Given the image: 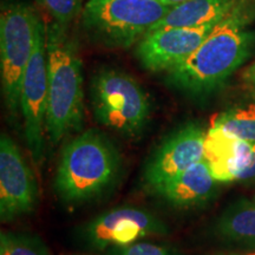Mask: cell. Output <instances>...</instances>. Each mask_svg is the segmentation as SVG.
Masks as SVG:
<instances>
[{"instance_id":"obj_8","label":"cell","mask_w":255,"mask_h":255,"mask_svg":"<svg viewBox=\"0 0 255 255\" xmlns=\"http://www.w3.org/2000/svg\"><path fill=\"white\" fill-rule=\"evenodd\" d=\"M168 234V226L158 216L131 206L117 207L102 213L81 229L82 240L96 251L128 246L139 239Z\"/></svg>"},{"instance_id":"obj_13","label":"cell","mask_w":255,"mask_h":255,"mask_svg":"<svg viewBox=\"0 0 255 255\" xmlns=\"http://www.w3.org/2000/svg\"><path fill=\"white\" fill-rule=\"evenodd\" d=\"M216 184L218 181L202 159L151 193L176 208H196L206 205L214 196Z\"/></svg>"},{"instance_id":"obj_11","label":"cell","mask_w":255,"mask_h":255,"mask_svg":"<svg viewBox=\"0 0 255 255\" xmlns=\"http://www.w3.org/2000/svg\"><path fill=\"white\" fill-rule=\"evenodd\" d=\"M219 21L201 26L165 27L148 32L137 43L136 58L150 72H168L186 60Z\"/></svg>"},{"instance_id":"obj_23","label":"cell","mask_w":255,"mask_h":255,"mask_svg":"<svg viewBox=\"0 0 255 255\" xmlns=\"http://www.w3.org/2000/svg\"><path fill=\"white\" fill-rule=\"evenodd\" d=\"M253 200H254V201H255V196H254V199H253Z\"/></svg>"},{"instance_id":"obj_7","label":"cell","mask_w":255,"mask_h":255,"mask_svg":"<svg viewBox=\"0 0 255 255\" xmlns=\"http://www.w3.org/2000/svg\"><path fill=\"white\" fill-rule=\"evenodd\" d=\"M47 81L46 26L38 20L33 51L24 71L20 90V114L24 120V137L34 164H43L45 155Z\"/></svg>"},{"instance_id":"obj_10","label":"cell","mask_w":255,"mask_h":255,"mask_svg":"<svg viewBox=\"0 0 255 255\" xmlns=\"http://www.w3.org/2000/svg\"><path fill=\"white\" fill-rule=\"evenodd\" d=\"M38 203V186L17 143L0 136V219L11 222L30 214Z\"/></svg>"},{"instance_id":"obj_22","label":"cell","mask_w":255,"mask_h":255,"mask_svg":"<svg viewBox=\"0 0 255 255\" xmlns=\"http://www.w3.org/2000/svg\"><path fill=\"white\" fill-rule=\"evenodd\" d=\"M159 1H162L165 5L175 6V5H178V4H182V2L189 1V0H159Z\"/></svg>"},{"instance_id":"obj_4","label":"cell","mask_w":255,"mask_h":255,"mask_svg":"<svg viewBox=\"0 0 255 255\" xmlns=\"http://www.w3.org/2000/svg\"><path fill=\"white\" fill-rule=\"evenodd\" d=\"M90 101L97 123L124 138H139L146 129L150 100L129 73L117 69L98 70L91 78Z\"/></svg>"},{"instance_id":"obj_17","label":"cell","mask_w":255,"mask_h":255,"mask_svg":"<svg viewBox=\"0 0 255 255\" xmlns=\"http://www.w3.org/2000/svg\"><path fill=\"white\" fill-rule=\"evenodd\" d=\"M0 255H50L49 250L36 235L6 232L0 235Z\"/></svg>"},{"instance_id":"obj_5","label":"cell","mask_w":255,"mask_h":255,"mask_svg":"<svg viewBox=\"0 0 255 255\" xmlns=\"http://www.w3.org/2000/svg\"><path fill=\"white\" fill-rule=\"evenodd\" d=\"M159 0H89L82 25L89 38L110 49L135 45L168 13Z\"/></svg>"},{"instance_id":"obj_9","label":"cell","mask_w":255,"mask_h":255,"mask_svg":"<svg viewBox=\"0 0 255 255\" xmlns=\"http://www.w3.org/2000/svg\"><path fill=\"white\" fill-rule=\"evenodd\" d=\"M206 133L203 127L196 122L184 124L169 133L143 170V183L146 189L155 190L205 159Z\"/></svg>"},{"instance_id":"obj_3","label":"cell","mask_w":255,"mask_h":255,"mask_svg":"<svg viewBox=\"0 0 255 255\" xmlns=\"http://www.w3.org/2000/svg\"><path fill=\"white\" fill-rule=\"evenodd\" d=\"M47 94L46 135L56 145L84 124V84L77 41L68 26L52 21L46 26Z\"/></svg>"},{"instance_id":"obj_20","label":"cell","mask_w":255,"mask_h":255,"mask_svg":"<svg viewBox=\"0 0 255 255\" xmlns=\"http://www.w3.org/2000/svg\"><path fill=\"white\" fill-rule=\"evenodd\" d=\"M242 82L247 91L255 100V62L252 63L242 73Z\"/></svg>"},{"instance_id":"obj_15","label":"cell","mask_w":255,"mask_h":255,"mask_svg":"<svg viewBox=\"0 0 255 255\" xmlns=\"http://www.w3.org/2000/svg\"><path fill=\"white\" fill-rule=\"evenodd\" d=\"M239 1L240 0H189L171 6L163 19H161L150 31L165 27L201 26L213 21H220Z\"/></svg>"},{"instance_id":"obj_18","label":"cell","mask_w":255,"mask_h":255,"mask_svg":"<svg viewBox=\"0 0 255 255\" xmlns=\"http://www.w3.org/2000/svg\"><path fill=\"white\" fill-rule=\"evenodd\" d=\"M53 21L64 26L69 24L82 12V0H37Z\"/></svg>"},{"instance_id":"obj_6","label":"cell","mask_w":255,"mask_h":255,"mask_svg":"<svg viewBox=\"0 0 255 255\" xmlns=\"http://www.w3.org/2000/svg\"><path fill=\"white\" fill-rule=\"evenodd\" d=\"M39 18L23 2H6L0 13V75L6 110L18 123L24 71L36 40Z\"/></svg>"},{"instance_id":"obj_16","label":"cell","mask_w":255,"mask_h":255,"mask_svg":"<svg viewBox=\"0 0 255 255\" xmlns=\"http://www.w3.org/2000/svg\"><path fill=\"white\" fill-rule=\"evenodd\" d=\"M212 126L242 141L255 143V104L233 107L222 111Z\"/></svg>"},{"instance_id":"obj_1","label":"cell","mask_w":255,"mask_h":255,"mask_svg":"<svg viewBox=\"0 0 255 255\" xmlns=\"http://www.w3.org/2000/svg\"><path fill=\"white\" fill-rule=\"evenodd\" d=\"M254 11L246 0H240L186 60L169 70L168 84L194 100L221 89L253 52L255 34L248 25Z\"/></svg>"},{"instance_id":"obj_21","label":"cell","mask_w":255,"mask_h":255,"mask_svg":"<svg viewBox=\"0 0 255 255\" xmlns=\"http://www.w3.org/2000/svg\"><path fill=\"white\" fill-rule=\"evenodd\" d=\"M208 255H255V250H241V251H229V252H216Z\"/></svg>"},{"instance_id":"obj_19","label":"cell","mask_w":255,"mask_h":255,"mask_svg":"<svg viewBox=\"0 0 255 255\" xmlns=\"http://www.w3.org/2000/svg\"><path fill=\"white\" fill-rule=\"evenodd\" d=\"M107 255H186L168 245L152 242H133L128 246H115L108 250Z\"/></svg>"},{"instance_id":"obj_2","label":"cell","mask_w":255,"mask_h":255,"mask_svg":"<svg viewBox=\"0 0 255 255\" xmlns=\"http://www.w3.org/2000/svg\"><path fill=\"white\" fill-rule=\"evenodd\" d=\"M121 171L122 156L115 143L100 130L89 129L63 146L53 189L63 205L82 206L113 189Z\"/></svg>"},{"instance_id":"obj_14","label":"cell","mask_w":255,"mask_h":255,"mask_svg":"<svg viewBox=\"0 0 255 255\" xmlns=\"http://www.w3.org/2000/svg\"><path fill=\"white\" fill-rule=\"evenodd\" d=\"M212 231L223 244L255 250V201L241 199L231 203L215 220Z\"/></svg>"},{"instance_id":"obj_12","label":"cell","mask_w":255,"mask_h":255,"mask_svg":"<svg viewBox=\"0 0 255 255\" xmlns=\"http://www.w3.org/2000/svg\"><path fill=\"white\" fill-rule=\"evenodd\" d=\"M205 161L218 182L255 183V143L210 126L205 139Z\"/></svg>"}]
</instances>
